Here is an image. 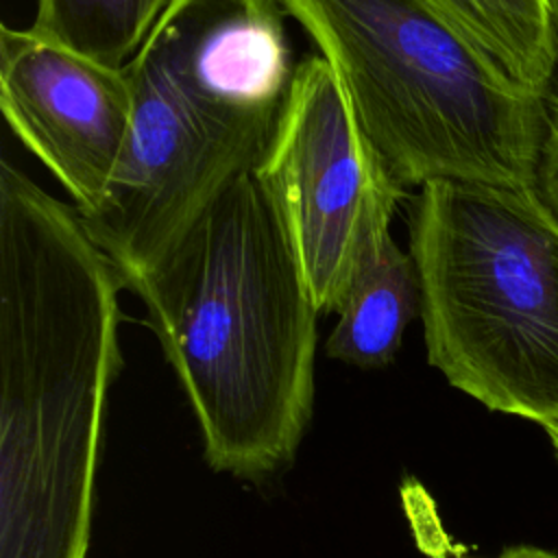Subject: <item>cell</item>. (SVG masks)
Instances as JSON below:
<instances>
[{"label":"cell","mask_w":558,"mask_h":558,"mask_svg":"<svg viewBox=\"0 0 558 558\" xmlns=\"http://www.w3.org/2000/svg\"><path fill=\"white\" fill-rule=\"evenodd\" d=\"M257 170L283 214L318 312L336 314L410 192L388 177L323 54L296 61Z\"/></svg>","instance_id":"cell-6"},{"label":"cell","mask_w":558,"mask_h":558,"mask_svg":"<svg viewBox=\"0 0 558 558\" xmlns=\"http://www.w3.org/2000/svg\"><path fill=\"white\" fill-rule=\"evenodd\" d=\"M519 85L545 96L558 52L549 0H427Z\"/></svg>","instance_id":"cell-9"},{"label":"cell","mask_w":558,"mask_h":558,"mask_svg":"<svg viewBox=\"0 0 558 558\" xmlns=\"http://www.w3.org/2000/svg\"><path fill=\"white\" fill-rule=\"evenodd\" d=\"M545 434L549 436V442H551V447H554V451H556V456H558V423L545 427Z\"/></svg>","instance_id":"cell-14"},{"label":"cell","mask_w":558,"mask_h":558,"mask_svg":"<svg viewBox=\"0 0 558 558\" xmlns=\"http://www.w3.org/2000/svg\"><path fill=\"white\" fill-rule=\"evenodd\" d=\"M124 281L78 209L0 163V558H87Z\"/></svg>","instance_id":"cell-1"},{"label":"cell","mask_w":558,"mask_h":558,"mask_svg":"<svg viewBox=\"0 0 558 558\" xmlns=\"http://www.w3.org/2000/svg\"><path fill=\"white\" fill-rule=\"evenodd\" d=\"M536 187L558 216V70L543 96V144Z\"/></svg>","instance_id":"cell-11"},{"label":"cell","mask_w":558,"mask_h":558,"mask_svg":"<svg viewBox=\"0 0 558 558\" xmlns=\"http://www.w3.org/2000/svg\"><path fill=\"white\" fill-rule=\"evenodd\" d=\"M495 558H558V554L536 545H512V547H506Z\"/></svg>","instance_id":"cell-12"},{"label":"cell","mask_w":558,"mask_h":558,"mask_svg":"<svg viewBox=\"0 0 558 558\" xmlns=\"http://www.w3.org/2000/svg\"><path fill=\"white\" fill-rule=\"evenodd\" d=\"M131 292L194 410L207 462L240 480L290 464L312 414L320 312L257 166Z\"/></svg>","instance_id":"cell-2"},{"label":"cell","mask_w":558,"mask_h":558,"mask_svg":"<svg viewBox=\"0 0 558 558\" xmlns=\"http://www.w3.org/2000/svg\"><path fill=\"white\" fill-rule=\"evenodd\" d=\"M325 353L357 368L390 364L408 325L421 316V286L410 251L388 231L360 264L340 307Z\"/></svg>","instance_id":"cell-8"},{"label":"cell","mask_w":558,"mask_h":558,"mask_svg":"<svg viewBox=\"0 0 558 558\" xmlns=\"http://www.w3.org/2000/svg\"><path fill=\"white\" fill-rule=\"evenodd\" d=\"M286 20L279 0H170L126 65L124 157L102 205L81 216L126 290L262 161L296 68Z\"/></svg>","instance_id":"cell-3"},{"label":"cell","mask_w":558,"mask_h":558,"mask_svg":"<svg viewBox=\"0 0 558 558\" xmlns=\"http://www.w3.org/2000/svg\"><path fill=\"white\" fill-rule=\"evenodd\" d=\"M338 74L388 177L536 187L543 96L427 0H279Z\"/></svg>","instance_id":"cell-4"},{"label":"cell","mask_w":558,"mask_h":558,"mask_svg":"<svg viewBox=\"0 0 558 558\" xmlns=\"http://www.w3.org/2000/svg\"><path fill=\"white\" fill-rule=\"evenodd\" d=\"M0 109L13 135L52 172L81 216L94 214L120 168L133 120L126 68H109L33 28H0Z\"/></svg>","instance_id":"cell-7"},{"label":"cell","mask_w":558,"mask_h":558,"mask_svg":"<svg viewBox=\"0 0 558 558\" xmlns=\"http://www.w3.org/2000/svg\"><path fill=\"white\" fill-rule=\"evenodd\" d=\"M429 364L493 412L558 423V216L538 187L432 181L410 196Z\"/></svg>","instance_id":"cell-5"},{"label":"cell","mask_w":558,"mask_h":558,"mask_svg":"<svg viewBox=\"0 0 558 558\" xmlns=\"http://www.w3.org/2000/svg\"><path fill=\"white\" fill-rule=\"evenodd\" d=\"M551 7V24H554V39H556V52H558V0H549Z\"/></svg>","instance_id":"cell-13"},{"label":"cell","mask_w":558,"mask_h":558,"mask_svg":"<svg viewBox=\"0 0 558 558\" xmlns=\"http://www.w3.org/2000/svg\"><path fill=\"white\" fill-rule=\"evenodd\" d=\"M170 0H37L33 28L44 39L109 68H126Z\"/></svg>","instance_id":"cell-10"}]
</instances>
